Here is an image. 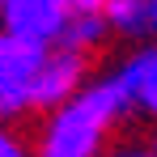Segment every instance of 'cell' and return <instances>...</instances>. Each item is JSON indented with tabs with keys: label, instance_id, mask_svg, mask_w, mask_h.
I'll return each mask as SVG.
<instances>
[{
	"label": "cell",
	"instance_id": "obj_1",
	"mask_svg": "<svg viewBox=\"0 0 157 157\" xmlns=\"http://www.w3.org/2000/svg\"><path fill=\"white\" fill-rule=\"evenodd\" d=\"M128 119H132L128 89L115 68H102L89 77V85L77 98L38 115L34 136H30L34 157H106Z\"/></svg>",
	"mask_w": 157,
	"mask_h": 157
},
{
	"label": "cell",
	"instance_id": "obj_2",
	"mask_svg": "<svg viewBox=\"0 0 157 157\" xmlns=\"http://www.w3.org/2000/svg\"><path fill=\"white\" fill-rule=\"evenodd\" d=\"M47 51L51 47L34 38L0 30V123L17 128L21 119H34V89L43 77Z\"/></svg>",
	"mask_w": 157,
	"mask_h": 157
},
{
	"label": "cell",
	"instance_id": "obj_3",
	"mask_svg": "<svg viewBox=\"0 0 157 157\" xmlns=\"http://www.w3.org/2000/svg\"><path fill=\"white\" fill-rule=\"evenodd\" d=\"M89 77H94V55L89 51L51 47L47 64H43V77H38V89H34V119L55 110V106H64L68 98H77L89 85Z\"/></svg>",
	"mask_w": 157,
	"mask_h": 157
},
{
	"label": "cell",
	"instance_id": "obj_4",
	"mask_svg": "<svg viewBox=\"0 0 157 157\" xmlns=\"http://www.w3.org/2000/svg\"><path fill=\"white\" fill-rule=\"evenodd\" d=\"M110 68L119 72L123 89H128L132 119H144V123L157 128V38L136 43V47L123 51Z\"/></svg>",
	"mask_w": 157,
	"mask_h": 157
},
{
	"label": "cell",
	"instance_id": "obj_5",
	"mask_svg": "<svg viewBox=\"0 0 157 157\" xmlns=\"http://www.w3.org/2000/svg\"><path fill=\"white\" fill-rule=\"evenodd\" d=\"M102 21L110 38L149 43L153 38V0H102Z\"/></svg>",
	"mask_w": 157,
	"mask_h": 157
},
{
	"label": "cell",
	"instance_id": "obj_6",
	"mask_svg": "<svg viewBox=\"0 0 157 157\" xmlns=\"http://www.w3.org/2000/svg\"><path fill=\"white\" fill-rule=\"evenodd\" d=\"M0 157H34V140L13 123H0Z\"/></svg>",
	"mask_w": 157,
	"mask_h": 157
},
{
	"label": "cell",
	"instance_id": "obj_7",
	"mask_svg": "<svg viewBox=\"0 0 157 157\" xmlns=\"http://www.w3.org/2000/svg\"><path fill=\"white\" fill-rule=\"evenodd\" d=\"M106 157H157V153L149 149V144H144V140H140V144H115V149H110Z\"/></svg>",
	"mask_w": 157,
	"mask_h": 157
},
{
	"label": "cell",
	"instance_id": "obj_8",
	"mask_svg": "<svg viewBox=\"0 0 157 157\" xmlns=\"http://www.w3.org/2000/svg\"><path fill=\"white\" fill-rule=\"evenodd\" d=\"M144 144H149V149H153V153H157V128L149 132V136H144Z\"/></svg>",
	"mask_w": 157,
	"mask_h": 157
},
{
	"label": "cell",
	"instance_id": "obj_9",
	"mask_svg": "<svg viewBox=\"0 0 157 157\" xmlns=\"http://www.w3.org/2000/svg\"><path fill=\"white\" fill-rule=\"evenodd\" d=\"M153 38H157V0H153Z\"/></svg>",
	"mask_w": 157,
	"mask_h": 157
}]
</instances>
